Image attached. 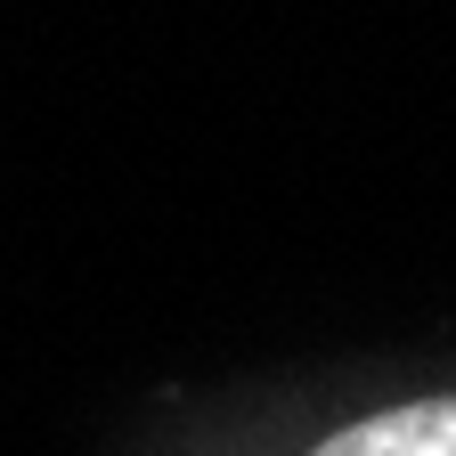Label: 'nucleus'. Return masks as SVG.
Here are the masks:
<instances>
[{"instance_id":"nucleus-1","label":"nucleus","mask_w":456,"mask_h":456,"mask_svg":"<svg viewBox=\"0 0 456 456\" xmlns=\"http://www.w3.org/2000/svg\"><path fill=\"white\" fill-rule=\"evenodd\" d=\"M318 456H456V399H416V408L367 416L334 432Z\"/></svg>"}]
</instances>
